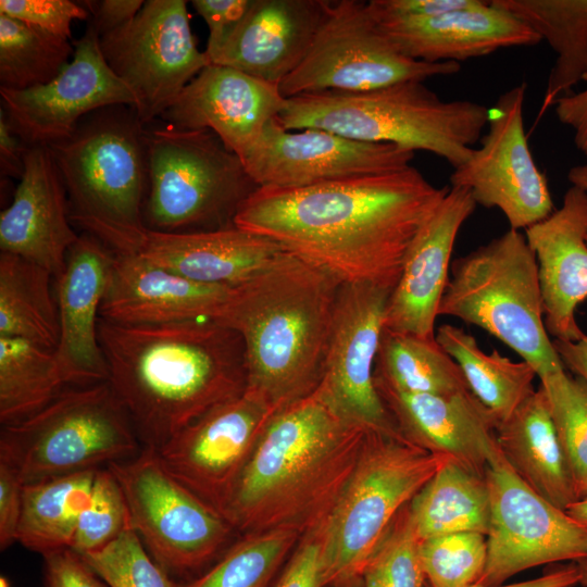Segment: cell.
<instances>
[{
    "instance_id": "6da1fadb",
    "label": "cell",
    "mask_w": 587,
    "mask_h": 587,
    "mask_svg": "<svg viewBox=\"0 0 587 587\" xmlns=\"http://www.w3.org/2000/svg\"><path fill=\"white\" fill-rule=\"evenodd\" d=\"M448 190L411 165L301 188L258 187L234 224L342 284L392 290L413 238Z\"/></svg>"
},
{
    "instance_id": "7a4b0ae2",
    "label": "cell",
    "mask_w": 587,
    "mask_h": 587,
    "mask_svg": "<svg viewBox=\"0 0 587 587\" xmlns=\"http://www.w3.org/2000/svg\"><path fill=\"white\" fill-rule=\"evenodd\" d=\"M98 335L108 382L142 447L159 449L247 389L242 339L214 319L124 325L100 317Z\"/></svg>"
},
{
    "instance_id": "3957f363",
    "label": "cell",
    "mask_w": 587,
    "mask_h": 587,
    "mask_svg": "<svg viewBox=\"0 0 587 587\" xmlns=\"http://www.w3.org/2000/svg\"><path fill=\"white\" fill-rule=\"evenodd\" d=\"M367 429L345 421L316 388L278 409L221 507L242 536L320 527L353 470Z\"/></svg>"
},
{
    "instance_id": "277c9868",
    "label": "cell",
    "mask_w": 587,
    "mask_h": 587,
    "mask_svg": "<svg viewBox=\"0 0 587 587\" xmlns=\"http://www.w3.org/2000/svg\"><path fill=\"white\" fill-rule=\"evenodd\" d=\"M342 283L283 251L233 288L215 319L242 339L247 388L276 410L319 387Z\"/></svg>"
},
{
    "instance_id": "5b68a950",
    "label": "cell",
    "mask_w": 587,
    "mask_h": 587,
    "mask_svg": "<svg viewBox=\"0 0 587 587\" xmlns=\"http://www.w3.org/2000/svg\"><path fill=\"white\" fill-rule=\"evenodd\" d=\"M60 173L72 224L120 255L137 254L149 229L146 125L129 105L98 109L47 147Z\"/></svg>"
},
{
    "instance_id": "8992f818",
    "label": "cell",
    "mask_w": 587,
    "mask_h": 587,
    "mask_svg": "<svg viewBox=\"0 0 587 587\" xmlns=\"http://www.w3.org/2000/svg\"><path fill=\"white\" fill-rule=\"evenodd\" d=\"M489 109L471 100H444L422 80L360 91H322L286 98L277 121L289 130L319 128L348 138L424 150L453 168L472 154Z\"/></svg>"
},
{
    "instance_id": "52a82bcc",
    "label": "cell",
    "mask_w": 587,
    "mask_h": 587,
    "mask_svg": "<svg viewBox=\"0 0 587 587\" xmlns=\"http://www.w3.org/2000/svg\"><path fill=\"white\" fill-rule=\"evenodd\" d=\"M438 315L486 330L539 379L565 369L545 326L537 260L521 230L510 228L451 262Z\"/></svg>"
},
{
    "instance_id": "ba28073f",
    "label": "cell",
    "mask_w": 587,
    "mask_h": 587,
    "mask_svg": "<svg viewBox=\"0 0 587 587\" xmlns=\"http://www.w3.org/2000/svg\"><path fill=\"white\" fill-rule=\"evenodd\" d=\"M447 459L402 436L367 432L353 470L314 529L325 587L361 575L398 513Z\"/></svg>"
},
{
    "instance_id": "9c48e42d",
    "label": "cell",
    "mask_w": 587,
    "mask_h": 587,
    "mask_svg": "<svg viewBox=\"0 0 587 587\" xmlns=\"http://www.w3.org/2000/svg\"><path fill=\"white\" fill-rule=\"evenodd\" d=\"M146 138L143 218L149 230L193 233L235 225L238 209L258 186L215 133L153 122L146 125Z\"/></svg>"
},
{
    "instance_id": "30bf717a",
    "label": "cell",
    "mask_w": 587,
    "mask_h": 587,
    "mask_svg": "<svg viewBox=\"0 0 587 587\" xmlns=\"http://www.w3.org/2000/svg\"><path fill=\"white\" fill-rule=\"evenodd\" d=\"M141 449L108 380L63 389L35 414L2 425L0 433V462L23 484L105 467Z\"/></svg>"
},
{
    "instance_id": "8fae6325",
    "label": "cell",
    "mask_w": 587,
    "mask_h": 587,
    "mask_svg": "<svg viewBox=\"0 0 587 587\" xmlns=\"http://www.w3.org/2000/svg\"><path fill=\"white\" fill-rule=\"evenodd\" d=\"M107 467L123 490L132 528L168 576L204 569L235 533L215 508L170 474L154 448L142 447Z\"/></svg>"
},
{
    "instance_id": "7c38bea8",
    "label": "cell",
    "mask_w": 587,
    "mask_h": 587,
    "mask_svg": "<svg viewBox=\"0 0 587 587\" xmlns=\"http://www.w3.org/2000/svg\"><path fill=\"white\" fill-rule=\"evenodd\" d=\"M460 63L403 55L371 14L367 2L328 1L301 64L279 85L284 98L322 91L360 92L405 80L453 75Z\"/></svg>"
},
{
    "instance_id": "4fadbf2b",
    "label": "cell",
    "mask_w": 587,
    "mask_h": 587,
    "mask_svg": "<svg viewBox=\"0 0 587 587\" xmlns=\"http://www.w3.org/2000/svg\"><path fill=\"white\" fill-rule=\"evenodd\" d=\"M103 58L130 89L142 124L160 120L209 64L191 33L186 1L148 0L126 25L99 36Z\"/></svg>"
},
{
    "instance_id": "5bb4252c",
    "label": "cell",
    "mask_w": 587,
    "mask_h": 587,
    "mask_svg": "<svg viewBox=\"0 0 587 587\" xmlns=\"http://www.w3.org/2000/svg\"><path fill=\"white\" fill-rule=\"evenodd\" d=\"M485 478L491 514L480 585H503L525 570L587 555V527L528 487L500 451Z\"/></svg>"
},
{
    "instance_id": "9a60e30c",
    "label": "cell",
    "mask_w": 587,
    "mask_h": 587,
    "mask_svg": "<svg viewBox=\"0 0 587 587\" xmlns=\"http://www.w3.org/2000/svg\"><path fill=\"white\" fill-rule=\"evenodd\" d=\"M526 84L504 91L489 109L488 130L471 157L453 168L451 187L471 191L476 204L497 208L521 230L554 211L546 175L537 166L524 128Z\"/></svg>"
},
{
    "instance_id": "2e32d148",
    "label": "cell",
    "mask_w": 587,
    "mask_h": 587,
    "mask_svg": "<svg viewBox=\"0 0 587 587\" xmlns=\"http://www.w3.org/2000/svg\"><path fill=\"white\" fill-rule=\"evenodd\" d=\"M391 291L371 284H342L317 389L345 421L367 430L402 436L374 382Z\"/></svg>"
},
{
    "instance_id": "e0dca14e",
    "label": "cell",
    "mask_w": 587,
    "mask_h": 587,
    "mask_svg": "<svg viewBox=\"0 0 587 587\" xmlns=\"http://www.w3.org/2000/svg\"><path fill=\"white\" fill-rule=\"evenodd\" d=\"M413 158L414 151L392 143L319 128L289 130L276 117L241 161L258 187L301 188L401 171Z\"/></svg>"
},
{
    "instance_id": "ac0fdd59",
    "label": "cell",
    "mask_w": 587,
    "mask_h": 587,
    "mask_svg": "<svg viewBox=\"0 0 587 587\" xmlns=\"http://www.w3.org/2000/svg\"><path fill=\"white\" fill-rule=\"evenodd\" d=\"M1 109L22 142L49 147L72 135L89 113L110 105L134 108L130 89L107 64L99 34L88 23L73 59L48 84L25 90L0 88Z\"/></svg>"
},
{
    "instance_id": "d6986e66",
    "label": "cell",
    "mask_w": 587,
    "mask_h": 587,
    "mask_svg": "<svg viewBox=\"0 0 587 587\" xmlns=\"http://www.w3.org/2000/svg\"><path fill=\"white\" fill-rule=\"evenodd\" d=\"M276 411L264 397L247 388L155 450L170 474L220 512Z\"/></svg>"
},
{
    "instance_id": "ffe728a7",
    "label": "cell",
    "mask_w": 587,
    "mask_h": 587,
    "mask_svg": "<svg viewBox=\"0 0 587 587\" xmlns=\"http://www.w3.org/2000/svg\"><path fill=\"white\" fill-rule=\"evenodd\" d=\"M286 98L278 85L211 63L180 92L160 121L177 129H210L240 159L251 149Z\"/></svg>"
},
{
    "instance_id": "44dd1931",
    "label": "cell",
    "mask_w": 587,
    "mask_h": 587,
    "mask_svg": "<svg viewBox=\"0 0 587 587\" xmlns=\"http://www.w3.org/2000/svg\"><path fill=\"white\" fill-rule=\"evenodd\" d=\"M476 202L470 190L450 187L413 238L385 308L384 328L435 337V321L448 284L461 226Z\"/></svg>"
},
{
    "instance_id": "7402d4cb",
    "label": "cell",
    "mask_w": 587,
    "mask_h": 587,
    "mask_svg": "<svg viewBox=\"0 0 587 587\" xmlns=\"http://www.w3.org/2000/svg\"><path fill=\"white\" fill-rule=\"evenodd\" d=\"M374 382L402 437L485 477L500 451L498 422L470 390L453 395L410 394Z\"/></svg>"
},
{
    "instance_id": "603a6c76",
    "label": "cell",
    "mask_w": 587,
    "mask_h": 587,
    "mask_svg": "<svg viewBox=\"0 0 587 587\" xmlns=\"http://www.w3.org/2000/svg\"><path fill=\"white\" fill-rule=\"evenodd\" d=\"M114 260V252L84 234L70 248L65 267L55 279L60 336L54 352L66 385L108 380L98 324Z\"/></svg>"
},
{
    "instance_id": "cb8c5ba5",
    "label": "cell",
    "mask_w": 587,
    "mask_h": 587,
    "mask_svg": "<svg viewBox=\"0 0 587 587\" xmlns=\"http://www.w3.org/2000/svg\"><path fill=\"white\" fill-rule=\"evenodd\" d=\"M524 234L537 260L548 334L578 340L585 334L575 312L587 299V191L572 185L562 205Z\"/></svg>"
},
{
    "instance_id": "d4e9b609",
    "label": "cell",
    "mask_w": 587,
    "mask_h": 587,
    "mask_svg": "<svg viewBox=\"0 0 587 587\" xmlns=\"http://www.w3.org/2000/svg\"><path fill=\"white\" fill-rule=\"evenodd\" d=\"M24 173L0 214V249L29 260L57 279L79 235L72 227L66 192L47 147H27Z\"/></svg>"
},
{
    "instance_id": "484cf974",
    "label": "cell",
    "mask_w": 587,
    "mask_h": 587,
    "mask_svg": "<svg viewBox=\"0 0 587 587\" xmlns=\"http://www.w3.org/2000/svg\"><path fill=\"white\" fill-rule=\"evenodd\" d=\"M233 288L186 278L141 254H115L100 317L124 325L216 319Z\"/></svg>"
},
{
    "instance_id": "4316f807",
    "label": "cell",
    "mask_w": 587,
    "mask_h": 587,
    "mask_svg": "<svg viewBox=\"0 0 587 587\" xmlns=\"http://www.w3.org/2000/svg\"><path fill=\"white\" fill-rule=\"evenodd\" d=\"M378 24L403 55L427 63H460L541 41L530 27L494 0H473L446 13Z\"/></svg>"
},
{
    "instance_id": "83f0119b",
    "label": "cell",
    "mask_w": 587,
    "mask_h": 587,
    "mask_svg": "<svg viewBox=\"0 0 587 587\" xmlns=\"http://www.w3.org/2000/svg\"><path fill=\"white\" fill-rule=\"evenodd\" d=\"M328 0H252L211 63L279 85L307 57Z\"/></svg>"
},
{
    "instance_id": "f1b7e54d",
    "label": "cell",
    "mask_w": 587,
    "mask_h": 587,
    "mask_svg": "<svg viewBox=\"0 0 587 587\" xmlns=\"http://www.w3.org/2000/svg\"><path fill=\"white\" fill-rule=\"evenodd\" d=\"M283 251L272 239L234 225L193 233L149 230L139 254L195 282L235 288L260 274Z\"/></svg>"
},
{
    "instance_id": "f546056e",
    "label": "cell",
    "mask_w": 587,
    "mask_h": 587,
    "mask_svg": "<svg viewBox=\"0 0 587 587\" xmlns=\"http://www.w3.org/2000/svg\"><path fill=\"white\" fill-rule=\"evenodd\" d=\"M499 450L535 492L566 511L578 499L541 386L497 427Z\"/></svg>"
},
{
    "instance_id": "4dcf8cb0",
    "label": "cell",
    "mask_w": 587,
    "mask_h": 587,
    "mask_svg": "<svg viewBox=\"0 0 587 587\" xmlns=\"http://www.w3.org/2000/svg\"><path fill=\"white\" fill-rule=\"evenodd\" d=\"M508 10L557 54L538 116L587 82V0H494Z\"/></svg>"
},
{
    "instance_id": "1f68e13d",
    "label": "cell",
    "mask_w": 587,
    "mask_h": 587,
    "mask_svg": "<svg viewBox=\"0 0 587 587\" xmlns=\"http://www.w3.org/2000/svg\"><path fill=\"white\" fill-rule=\"evenodd\" d=\"M409 510L419 539L463 532L487 535L491 512L486 478L447 459Z\"/></svg>"
},
{
    "instance_id": "d6a6232c",
    "label": "cell",
    "mask_w": 587,
    "mask_h": 587,
    "mask_svg": "<svg viewBox=\"0 0 587 587\" xmlns=\"http://www.w3.org/2000/svg\"><path fill=\"white\" fill-rule=\"evenodd\" d=\"M97 470L24 484L17 542L42 555L70 548Z\"/></svg>"
},
{
    "instance_id": "836d02e7",
    "label": "cell",
    "mask_w": 587,
    "mask_h": 587,
    "mask_svg": "<svg viewBox=\"0 0 587 587\" xmlns=\"http://www.w3.org/2000/svg\"><path fill=\"white\" fill-rule=\"evenodd\" d=\"M436 339L460 366L470 391L498 424L535 391L537 374L525 361L513 362L496 349L486 353L472 335L450 324L438 327Z\"/></svg>"
},
{
    "instance_id": "e575fe53",
    "label": "cell",
    "mask_w": 587,
    "mask_h": 587,
    "mask_svg": "<svg viewBox=\"0 0 587 587\" xmlns=\"http://www.w3.org/2000/svg\"><path fill=\"white\" fill-rule=\"evenodd\" d=\"M52 274L22 257L0 254V336L55 350L60 323Z\"/></svg>"
},
{
    "instance_id": "d590c367",
    "label": "cell",
    "mask_w": 587,
    "mask_h": 587,
    "mask_svg": "<svg viewBox=\"0 0 587 587\" xmlns=\"http://www.w3.org/2000/svg\"><path fill=\"white\" fill-rule=\"evenodd\" d=\"M374 379L410 394L453 395L470 390L457 362L435 337L383 327Z\"/></svg>"
},
{
    "instance_id": "8d00e7d4",
    "label": "cell",
    "mask_w": 587,
    "mask_h": 587,
    "mask_svg": "<svg viewBox=\"0 0 587 587\" xmlns=\"http://www.w3.org/2000/svg\"><path fill=\"white\" fill-rule=\"evenodd\" d=\"M66 385L54 350L0 336V422H20L49 404Z\"/></svg>"
},
{
    "instance_id": "74e56055",
    "label": "cell",
    "mask_w": 587,
    "mask_h": 587,
    "mask_svg": "<svg viewBox=\"0 0 587 587\" xmlns=\"http://www.w3.org/2000/svg\"><path fill=\"white\" fill-rule=\"evenodd\" d=\"M302 534L274 529L243 536L205 572L171 587H273Z\"/></svg>"
},
{
    "instance_id": "f35d334b",
    "label": "cell",
    "mask_w": 587,
    "mask_h": 587,
    "mask_svg": "<svg viewBox=\"0 0 587 587\" xmlns=\"http://www.w3.org/2000/svg\"><path fill=\"white\" fill-rule=\"evenodd\" d=\"M73 54L70 40L0 13V88L25 90L48 84Z\"/></svg>"
},
{
    "instance_id": "ab89813d",
    "label": "cell",
    "mask_w": 587,
    "mask_h": 587,
    "mask_svg": "<svg viewBox=\"0 0 587 587\" xmlns=\"http://www.w3.org/2000/svg\"><path fill=\"white\" fill-rule=\"evenodd\" d=\"M577 499L587 496V383L565 369L540 378Z\"/></svg>"
},
{
    "instance_id": "60d3db41",
    "label": "cell",
    "mask_w": 587,
    "mask_h": 587,
    "mask_svg": "<svg viewBox=\"0 0 587 587\" xmlns=\"http://www.w3.org/2000/svg\"><path fill=\"white\" fill-rule=\"evenodd\" d=\"M419 555L429 587H473L486 570L487 538L463 532L420 539Z\"/></svg>"
},
{
    "instance_id": "b9f144b4",
    "label": "cell",
    "mask_w": 587,
    "mask_h": 587,
    "mask_svg": "<svg viewBox=\"0 0 587 587\" xmlns=\"http://www.w3.org/2000/svg\"><path fill=\"white\" fill-rule=\"evenodd\" d=\"M410 503V502H409ZM409 503L398 513L382 542L366 562L363 587H425Z\"/></svg>"
},
{
    "instance_id": "7bdbcfd3",
    "label": "cell",
    "mask_w": 587,
    "mask_h": 587,
    "mask_svg": "<svg viewBox=\"0 0 587 587\" xmlns=\"http://www.w3.org/2000/svg\"><path fill=\"white\" fill-rule=\"evenodd\" d=\"M129 527V511L117 479L107 466L98 469L70 549L79 555L99 550Z\"/></svg>"
},
{
    "instance_id": "ee69618b",
    "label": "cell",
    "mask_w": 587,
    "mask_h": 587,
    "mask_svg": "<svg viewBox=\"0 0 587 587\" xmlns=\"http://www.w3.org/2000/svg\"><path fill=\"white\" fill-rule=\"evenodd\" d=\"M80 557L108 587L172 585V578L155 563L132 527L105 547Z\"/></svg>"
},
{
    "instance_id": "f6af8a7d",
    "label": "cell",
    "mask_w": 587,
    "mask_h": 587,
    "mask_svg": "<svg viewBox=\"0 0 587 587\" xmlns=\"http://www.w3.org/2000/svg\"><path fill=\"white\" fill-rule=\"evenodd\" d=\"M0 13L67 40L72 22L90 17L80 1L71 0H0Z\"/></svg>"
},
{
    "instance_id": "bcb514c9",
    "label": "cell",
    "mask_w": 587,
    "mask_h": 587,
    "mask_svg": "<svg viewBox=\"0 0 587 587\" xmlns=\"http://www.w3.org/2000/svg\"><path fill=\"white\" fill-rule=\"evenodd\" d=\"M191 3L209 27L205 53L211 62L235 32L252 0H193Z\"/></svg>"
},
{
    "instance_id": "7dc6e473",
    "label": "cell",
    "mask_w": 587,
    "mask_h": 587,
    "mask_svg": "<svg viewBox=\"0 0 587 587\" xmlns=\"http://www.w3.org/2000/svg\"><path fill=\"white\" fill-rule=\"evenodd\" d=\"M273 587H325L316 530L301 537Z\"/></svg>"
},
{
    "instance_id": "c3c4849f",
    "label": "cell",
    "mask_w": 587,
    "mask_h": 587,
    "mask_svg": "<svg viewBox=\"0 0 587 587\" xmlns=\"http://www.w3.org/2000/svg\"><path fill=\"white\" fill-rule=\"evenodd\" d=\"M43 557V587H108L85 560L70 548Z\"/></svg>"
},
{
    "instance_id": "681fc988",
    "label": "cell",
    "mask_w": 587,
    "mask_h": 587,
    "mask_svg": "<svg viewBox=\"0 0 587 587\" xmlns=\"http://www.w3.org/2000/svg\"><path fill=\"white\" fill-rule=\"evenodd\" d=\"M473 0H371L369 10L378 23L428 17L453 11Z\"/></svg>"
},
{
    "instance_id": "f907efd6",
    "label": "cell",
    "mask_w": 587,
    "mask_h": 587,
    "mask_svg": "<svg viewBox=\"0 0 587 587\" xmlns=\"http://www.w3.org/2000/svg\"><path fill=\"white\" fill-rule=\"evenodd\" d=\"M24 484L5 463L0 462V548L17 541Z\"/></svg>"
},
{
    "instance_id": "816d5d0a",
    "label": "cell",
    "mask_w": 587,
    "mask_h": 587,
    "mask_svg": "<svg viewBox=\"0 0 587 587\" xmlns=\"http://www.w3.org/2000/svg\"><path fill=\"white\" fill-rule=\"evenodd\" d=\"M80 3L90 14L89 24L99 36L128 24L141 10L142 0H84Z\"/></svg>"
},
{
    "instance_id": "f5cc1de1",
    "label": "cell",
    "mask_w": 587,
    "mask_h": 587,
    "mask_svg": "<svg viewBox=\"0 0 587 587\" xmlns=\"http://www.w3.org/2000/svg\"><path fill=\"white\" fill-rule=\"evenodd\" d=\"M553 108L558 120L573 130L576 148L587 157V88L559 98Z\"/></svg>"
},
{
    "instance_id": "db71d44e",
    "label": "cell",
    "mask_w": 587,
    "mask_h": 587,
    "mask_svg": "<svg viewBox=\"0 0 587 587\" xmlns=\"http://www.w3.org/2000/svg\"><path fill=\"white\" fill-rule=\"evenodd\" d=\"M27 146L11 128L4 111L0 109V168L1 175L21 178L24 173V157Z\"/></svg>"
},
{
    "instance_id": "11a10c76",
    "label": "cell",
    "mask_w": 587,
    "mask_h": 587,
    "mask_svg": "<svg viewBox=\"0 0 587 587\" xmlns=\"http://www.w3.org/2000/svg\"><path fill=\"white\" fill-rule=\"evenodd\" d=\"M579 584V572L576 563L559 565L534 579L499 586L476 585L473 587H567ZM425 587H429L425 583Z\"/></svg>"
},
{
    "instance_id": "9f6ffc18",
    "label": "cell",
    "mask_w": 587,
    "mask_h": 587,
    "mask_svg": "<svg viewBox=\"0 0 587 587\" xmlns=\"http://www.w3.org/2000/svg\"><path fill=\"white\" fill-rule=\"evenodd\" d=\"M565 369L587 383V335L575 341L552 340Z\"/></svg>"
},
{
    "instance_id": "6f0895ef",
    "label": "cell",
    "mask_w": 587,
    "mask_h": 587,
    "mask_svg": "<svg viewBox=\"0 0 587 587\" xmlns=\"http://www.w3.org/2000/svg\"><path fill=\"white\" fill-rule=\"evenodd\" d=\"M565 512L577 523L587 527V496L577 500Z\"/></svg>"
},
{
    "instance_id": "680465c9",
    "label": "cell",
    "mask_w": 587,
    "mask_h": 587,
    "mask_svg": "<svg viewBox=\"0 0 587 587\" xmlns=\"http://www.w3.org/2000/svg\"><path fill=\"white\" fill-rule=\"evenodd\" d=\"M567 177L573 186L579 187L587 191V164L572 167Z\"/></svg>"
},
{
    "instance_id": "91938a15",
    "label": "cell",
    "mask_w": 587,
    "mask_h": 587,
    "mask_svg": "<svg viewBox=\"0 0 587 587\" xmlns=\"http://www.w3.org/2000/svg\"><path fill=\"white\" fill-rule=\"evenodd\" d=\"M575 563L579 572V584L587 587V555Z\"/></svg>"
},
{
    "instance_id": "94428289",
    "label": "cell",
    "mask_w": 587,
    "mask_h": 587,
    "mask_svg": "<svg viewBox=\"0 0 587 587\" xmlns=\"http://www.w3.org/2000/svg\"><path fill=\"white\" fill-rule=\"evenodd\" d=\"M327 587H363L362 577L361 575L355 576V577H352L342 582L332 584Z\"/></svg>"
},
{
    "instance_id": "6125c7cd",
    "label": "cell",
    "mask_w": 587,
    "mask_h": 587,
    "mask_svg": "<svg viewBox=\"0 0 587 587\" xmlns=\"http://www.w3.org/2000/svg\"><path fill=\"white\" fill-rule=\"evenodd\" d=\"M567 587H575V586H567Z\"/></svg>"
}]
</instances>
